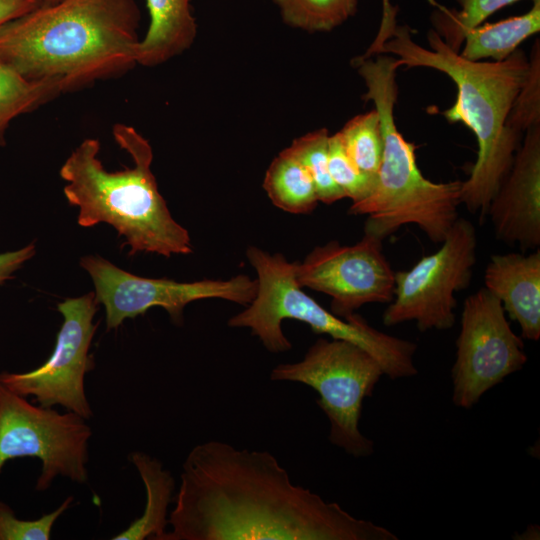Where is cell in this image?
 I'll return each mask as SVG.
<instances>
[{"label":"cell","instance_id":"6da1fadb","mask_svg":"<svg viewBox=\"0 0 540 540\" xmlns=\"http://www.w3.org/2000/svg\"><path fill=\"white\" fill-rule=\"evenodd\" d=\"M168 526L161 540L398 539L295 485L270 452L218 440L186 456Z\"/></svg>","mask_w":540,"mask_h":540},{"label":"cell","instance_id":"7a4b0ae2","mask_svg":"<svg viewBox=\"0 0 540 540\" xmlns=\"http://www.w3.org/2000/svg\"><path fill=\"white\" fill-rule=\"evenodd\" d=\"M383 19L377 37L361 57L392 53L401 66L427 67L448 75L457 87L455 103L443 112L451 123L462 122L475 134L477 159L461 184V203L483 219L491 200L508 174L521 135L506 126L514 100L524 84L529 58L516 49L503 61H471L452 50L433 30L430 49L412 39L408 26H397L395 11L383 2Z\"/></svg>","mask_w":540,"mask_h":540},{"label":"cell","instance_id":"3957f363","mask_svg":"<svg viewBox=\"0 0 540 540\" xmlns=\"http://www.w3.org/2000/svg\"><path fill=\"white\" fill-rule=\"evenodd\" d=\"M136 0H59L0 26V63L61 93L125 74L137 64Z\"/></svg>","mask_w":540,"mask_h":540},{"label":"cell","instance_id":"277c9868","mask_svg":"<svg viewBox=\"0 0 540 540\" xmlns=\"http://www.w3.org/2000/svg\"><path fill=\"white\" fill-rule=\"evenodd\" d=\"M115 142L126 151L133 166L107 171L98 158L100 143L84 139L60 168L66 200L79 209L77 223L88 228L112 226L129 246L128 254L154 253L164 257L193 252L190 235L172 217L151 171L150 143L134 127L115 124Z\"/></svg>","mask_w":540,"mask_h":540},{"label":"cell","instance_id":"5b68a950","mask_svg":"<svg viewBox=\"0 0 540 540\" xmlns=\"http://www.w3.org/2000/svg\"><path fill=\"white\" fill-rule=\"evenodd\" d=\"M353 62L367 89L363 99L372 101L379 114L383 154L372 191L353 202L349 213L367 215L364 234L381 240L413 224L432 242L441 243L458 219L462 181L437 183L424 177L415 144L398 131L394 118L398 59L378 54L375 59L358 57Z\"/></svg>","mask_w":540,"mask_h":540},{"label":"cell","instance_id":"8992f818","mask_svg":"<svg viewBox=\"0 0 540 540\" xmlns=\"http://www.w3.org/2000/svg\"><path fill=\"white\" fill-rule=\"evenodd\" d=\"M246 256L257 272L258 289L246 309L228 320L230 327L249 328L269 352L283 353L292 344L282 331V321H301L314 333L360 346L379 362L390 379L417 375L414 342L379 331L358 314L341 318L322 307L297 283L295 262L281 253L270 254L250 246Z\"/></svg>","mask_w":540,"mask_h":540},{"label":"cell","instance_id":"52a82bcc","mask_svg":"<svg viewBox=\"0 0 540 540\" xmlns=\"http://www.w3.org/2000/svg\"><path fill=\"white\" fill-rule=\"evenodd\" d=\"M384 375L379 362L360 346L342 339L319 338L304 358L274 367L272 381H290L314 389L316 403L330 423L329 441L360 458L374 452V443L359 428L363 401Z\"/></svg>","mask_w":540,"mask_h":540},{"label":"cell","instance_id":"ba28073f","mask_svg":"<svg viewBox=\"0 0 540 540\" xmlns=\"http://www.w3.org/2000/svg\"><path fill=\"white\" fill-rule=\"evenodd\" d=\"M91 437L86 419L33 404L0 382V472L10 460L33 457L41 462L36 491L60 476L84 484Z\"/></svg>","mask_w":540,"mask_h":540},{"label":"cell","instance_id":"9c48e42d","mask_svg":"<svg viewBox=\"0 0 540 540\" xmlns=\"http://www.w3.org/2000/svg\"><path fill=\"white\" fill-rule=\"evenodd\" d=\"M440 244L411 268L395 272L394 296L382 315L385 326L415 322L421 332L453 327L454 295L469 286L476 263V229L458 217Z\"/></svg>","mask_w":540,"mask_h":540},{"label":"cell","instance_id":"30bf717a","mask_svg":"<svg viewBox=\"0 0 540 540\" xmlns=\"http://www.w3.org/2000/svg\"><path fill=\"white\" fill-rule=\"evenodd\" d=\"M79 263L92 279L96 303L105 308L107 331L118 329L126 319L143 315L154 306L164 308L171 321L181 325L184 308L193 301L219 298L247 306L258 289L257 279L246 275L177 282L134 275L99 255H85Z\"/></svg>","mask_w":540,"mask_h":540},{"label":"cell","instance_id":"8fae6325","mask_svg":"<svg viewBox=\"0 0 540 540\" xmlns=\"http://www.w3.org/2000/svg\"><path fill=\"white\" fill-rule=\"evenodd\" d=\"M505 314L499 299L485 287L465 299L451 371L457 407L470 409L527 362L522 337L511 329Z\"/></svg>","mask_w":540,"mask_h":540},{"label":"cell","instance_id":"7c38bea8","mask_svg":"<svg viewBox=\"0 0 540 540\" xmlns=\"http://www.w3.org/2000/svg\"><path fill=\"white\" fill-rule=\"evenodd\" d=\"M94 292L58 303L63 317L52 354L39 367L22 373L1 372L0 382L42 407L61 406L89 420L93 410L85 390V377L94 368L89 353L98 323Z\"/></svg>","mask_w":540,"mask_h":540},{"label":"cell","instance_id":"4fadbf2b","mask_svg":"<svg viewBox=\"0 0 540 540\" xmlns=\"http://www.w3.org/2000/svg\"><path fill=\"white\" fill-rule=\"evenodd\" d=\"M381 239L364 234L354 245L330 241L295 262L301 287L331 297V312L346 318L365 304H388L394 296L395 272L383 253Z\"/></svg>","mask_w":540,"mask_h":540},{"label":"cell","instance_id":"5bb4252c","mask_svg":"<svg viewBox=\"0 0 540 540\" xmlns=\"http://www.w3.org/2000/svg\"><path fill=\"white\" fill-rule=\"evenodd\" d=\"M524 133L487 215L496 239L527 250L540 245V124Z\"/></svg>","mask_w":540,"mask_h":540},{"label":"cell","instance_id":"9a60e30c","mask_svg":"<svg viewBox=\"0 0 540 540\" xmlns=\"http://www.w3.org/2000/svg\"><path fill=\"white\" fill-rule=\"evenodd\" d=\"M484 287L501 302L521 329L522 339L540 338V251L494 254L485 268Z\"/></svg>","mask_w":540,"mask_h":540},{"label":"cell","instance_id":"2e32d148","mask_svg":"<svg viewBox=\"0 0 540 540\" xmlns=\"http://www.w3.org/2000/svg\"><path fill=\"white\" fill-rule=\"evenodd\" d=\"M192 0H146L150 24L140 40L137 64L154 67L189 49L197 35Z\"/></svg>","mask_w":540,"mask_h":540},{"label":"cell","instance_id":"e0dca14e","mask_svg":"<svg viewBox=\"0 0 540 540\" xmlns=\"http://www.w3.org/2000/svg\"><path fill=\"white\" fill-rule=\"evenodd\" d=\"M145 487L146 503L142 515L112 540H161L167 531L168 507L173 500L175 480L157 458L133 451L128 455Z\"/></svg>","mask_w":540,"mask_h":540},{"label":"cell","instance_id":"ac0fdd59","mask_svg":"<svg viewBox=\"0 0 540 540\" xmlns=\"http://www.w3.org/2000/svg\"><path fill=\"white\" fill-rule=\"evenodd\" d=\"M540 30V0L523 15L513 16L496 23H486L469 30L460 55L471 61H503L528 37Z\"/></svg>","mask_w":540,"mask_h":540},{"label":"cell","instance_id":"d6986e66","mask_svg":"<svg viewBox=\"0 0 540 540\" xmlns=\"http://www.w3.org/2000/svg\"><path fill=\"white\" fill-rule=\"evenodd\" d=\"M263 188L276 207L292 214L310 213L319 202L312 178L288 148L270 163Z\"/></svg>","mask_w":540,"mask_h":540},{"label":"cell","instance_id":"ffe728a7","mask_svg":"<svg viewBox=\"0 0 540 540\" xmlns=\"http://www.w3.org/2000/svg\"><path fill=\"white\" fill-rule=\"evenodd\" d=\"M60 94L57 84L27 80L0 63V148L6 144V131L12 120L37 109Z\"/></svg>","mask_w":540,"mask_h":540},{"label":"cell","instance_id":"44dd1931","mask_svg":"<svg viewBox=\"0 0 540 540\" xmlns=\"http://www.w3.org/2000/svg\"><path fill=\"white\" fill-rule=\"evenodd\" d=\"M283 21L307 32H328L357 12L358 0H273Z\"/></svg>","mask_w":540,"mask_h":540},{"label":"cell","instance_id":"7402d4cb","mask_svg":"<svg viewBox=\"0 0 540 540\" xmlns=\"http://www.w3.org/2000/svg\"><path fill=\"white\" fill-rule=\"evenodd\" d=\"M345 152L362 172L376 176L383 154L378 112L373 109L351 118L338 132Z\"/></svg>","mask_w":540,"mask_h":540},{"label":"cell","instance_id":"603a6c76","mask_svg":"<svg viewBox=\"0 0 540 540\" xmlns=\"http://www.w3.org/2000/svg\"><path fill=\"white\" fill-rule=\"evenodd\" d=\"M459 10L440 8L431 15L433 29L455 52H460L466 33L503 7L520 0H456ZM533 2L536 0H532Z\"/></svg>","mask_w":540,"mask_h":540},{"label":"cell","instance_id":"cb8c5ba5","mask_svg":"<svg viewBox=\"0 0 540 540\" xmlns=\"http://www.w3.org/2000/svg\"><path fill=\"white\" fill-rule=\"evenodd\" d=\"M329 136L328 130L321 128L295 139L288 147L309 173L319 201L325 204L345 198L329 172Z\"/></svg>","mask_w":540,"mask_h":540},{"label":"cell","instance_id":"d4e9b609","mask_svg":"<svg viewBox=\"0 0 540 540\" xmlns=\"http://www.w3.org/2000/svg\"><path fill=\"white\" fill-rule=\"evenodd\" d=\"M527 78L518 92L506 126L522 135L529 127L540 124V44L537 39L530 57Z\"/></svg>","mask_w":540,"mask_h":540},{"label":"cell","instance_id":"484cf974","mask_svg":"<svg viewBox=\"0 0 540 540\" xmlns=\"http://www.w3.org/2000/svg\"><path fill=\"white\" fill-rule=\"evenodd\" d=\"M329 172L345 198L353 202L367 197L372 191L376 176L362 172L349 158L342 145L338 132L329 136Z\"/></svg>","mask_w":540,"mask_h":540},{"label":"cell","instance_id":"4316f807","mask_svg":"<svg viewBox=\"0 0 540 540\" xmlns=\"http://www.w3.org/2000/svg\"><path fill=\"white\" fill-rule=\"evenodd\" d=\"M72 501L73 496H68L55 510L32 520L17 518L12 508L0 501V540H49L55 522Z\"/></svg>","mask_w":540,"mask_h":540},{"label":"cell","instance_id":"83f0119b","mask_svg":"<svg viewBox=\"0 0 540 540\" xmlns=\"http://www.w3.org/2000/svg\"><path fill=\"white\" fill-rule=\"evenodd\" d=\"M35 254L36 246L34 243L14 251L0 253V285L6 280L12 279L13 274Z\"/></svg>","mask_w":540,"mask_h":540},{"label":"cell","instance_id":"f1b7e54d","mask_svg":"<svg viewBox=\"0 0 540 540\" xmlns=\"http://www.w3.org/2000/svg\"><path fill=\"white\" fill-rule=\"evenodd\" d=\"M40 3L39 0H0V26L31 11Z\"/></svg>","mask_w":540,"mask_h":540},{"label":"cell","instance_id":"f546056e","mask_svg":"<svg viewBox=\"0 0 540 540\" xmlns=\"http://www.w3.org/2000/svg\"><path fill=\"white\" fill-rule=\"evenodd\" d=\"M59 0H41V4H53Z\"/></svg>","mask_w":540,"mask_h":540},{"label":"cell","instance_id":"4dcf8cb0","mask_svg":"<svg viewBox=\"0 0 540 540\" xmlns=\"http://www.w3.org/2000/svg\"><path fill=\"white\" fill-rule=\"evenodd\" d=\"M41 2V0H39Z\"/></svg>","mask_w":540,"mask_h":540}]
</instances>
